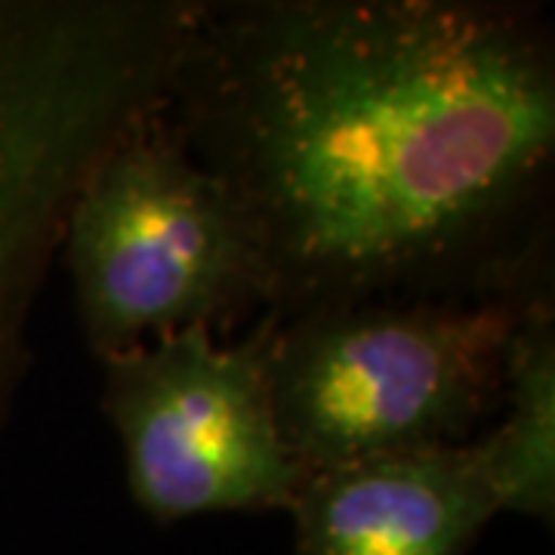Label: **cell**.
<instances>
[{
	"label": "cell",
	"mask_w": 555,
	"mask_h": 555,
	"mask_svg": "<svg viewBox=\"0 0 555 555\" xmlns=\"http://www.w3.org/2000/svg\"><path fill=\"white\" fill-rule=\"evenodd\" d=\"M516 312L414 297L275 318L269 389L302 476L473 441L500 408Z\"/></svg>",
	"instance_id": "obj_3"
},
{
	"label": "cell",
	"mask_w": 555,
	"mask_h": 555,
	"mask_svg": "<svg viewBox=\"0 0 555 555\" xmlns=\"http://www.w3.org/2000/svg\"><path fill=\"white\" fill-rule=\"evenodd\" d=\"M272 327L275 315L222 343L198 324L102 361V411L130 496L149 518L269 513L294 500L302 469L272 408Z\"/></svg>",
	"instance_id": "obj_4"
},
{
	"label": "cell",
	"mask_w": 555,
	"mask_h": 555,
	"mask_svg": "<svg viewBox=\"0 0 555 555\" xmlns=\"http://www.w3.org/2000/svg\"><path fill=\"white\" fill-rule=\"evenodd\" d=\"M62 259L93 356L130 352L262 306L269 275L229 189L158 100L120 124L62 214Z\"/></svg>",
	"instance_id": "obj_2"
},
{
	"label": "cell",
	"mask_w": 555,
	"mask_h": 555,
	"mask_svg": "<svg viewBox=\"0 0 555 555\" xmlns=\"http://www.w3.org/2000/svg\"><path fill=\"white\" fill-rule=\"evenodd\" d=\"M500 513L553 525L555 324L550 299L516 312L494 429L473 438Z\"/></svg>",
	"instance_id": "obj_6"
},
{
	"label": "cell",
	"mask_w": 555,
	"mask_h": 555,
	"mask_svg": "<svg viewBox=\"0 0 555 555\" xmlns=\"http://www.w3.org/2000/svg\"><path fill=\"white\" fill-rule=\"evenodd\" d=\"M160 105L247 219L272 315L411 299L543 192L553 38L534 10L481 0L192 7Z\"/></svg>",
	"instance_id": "obj_1"
},
{
	"label": "cell",
	"mask_w": 555,
	"mask_h": 555,
	"mask_svg": "<svg viewBox=\"0 0 555 555\" xmlns=\"http://www.w3.org/2000/svg\"><path fill=\"white\" fill-rule=\"evenodd\" d=\"M284 513L299 555H463L500 506L466 441L306 473Z\"/></svg>",
	"instance_id": "obj_5"
}]
</instances>
